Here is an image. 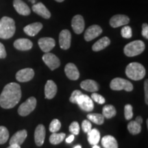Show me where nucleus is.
Wrapping results in <instances>:
<instances>
[{
	"label": "nucleus",
	"instance_id": "f704fd0d",
	"mask_svg": "<svg viewBox=\"0 0 148 148\" xmlns=\"http://www.w3.org/2000/svg\"><path fill=\"white\" fill-rule=\"evenodd\" d=\"M69 131L73 135H77L79 133V125L77 121H73L69 125Z\"/></svg>",
	"mask_w": 148,
	"mask_h": 148
},
{
	"label": "nucleus",
	"instance_id": "a211bd4d",
	"mask_svg": "<svg viewBox=\"0 0 148 148\" xmlns=\"http://www.w3.org/2000/svg\"><path fill=\"white\" fill-rule=\"evenodd\" d=\"M32 10L35 13L42 18L48 19L51 17V13L49 10L46 8L45 5L41 2H38L32 5Z\"/></svg>",
	"mask_w": 148,
	"mask_h": 148
},
{
	"label": "nucleus",
	"instance_id": "2f4dec72",
	"mask_svg": "<svg viewBox=\"0 0 148 148\" xmlns=\"http://www.w3.org/2000/svg\"><path fill=\"white\" fill-rule=\"evenodd\" d=\"M61 127V123L58 119H53L49 125V129L51 132H57Z\"/></svg>",
	"mask_w": 148,
	"mask_h": 148
},
{
	"label": "nucleus",
	"instance_id": "423d86ee",
	"mask_svg": "<svg viewBox=\"0 0 148 148\" xmlns=\"http://www.w3.org/2000/svg\"><path fill=\"white\" fill-rule=\"evenodd\" d=\"M36 106V99L34 97H30L25 102L21 103L18 108V113L20 116H25L29 114Z\"/></svg>",
	"mask_w": 148,
	"mask_h": 148
},
{
	"label": "nucleus",
	"instance_id": "c03bdc74",
	"mask_svg": "<svg viewBox=\"0 0 148 148\" xmlns=\"http://www.w3.org/2000/svg\"><path fill=\"white\" fill-rule=\"evenodd\" d=\"M7 148H21V147L18 145H10V146Z\"/></svg>",
	"mask_w": 148,
	"mask_h": 148
},
{
	"label": "nucleus",
	"instance_id": "4468645a",
	"mask_svg": "<svg viewBox=\"0 0 148 148\" xmlns=\"http://www.w3.org/2000/svg\"><path fill=\"white\" fill-rule=\"evenodd\" d=\"M40 49L44 52H49L56 45L55 40L50 37H43L40 38L38 41Z\"/></svg>",
	"mask_w": 148,
	"mask_h": 148
},
{
	"label": "nucleus",
	"instance_id": "c85d7f7f",
	"mask_svg": "<svg viewBox=\"0 0 148 148\" xmlns=\"http://www.w3.org/2000/svg\"><path fill=\"white\" fill-rule=\"evenodd\" d=\"M127 130L133 135L138 134L141 131V125L136 121H132L127 124Z\"/></svg>",
	"mask_w": 148,
	"mask_h": 148
},
{
	"label": "nucleus",
	"instance_id": "2eb2a0df",
	"mask_svg": "<svg viewBox=\"0 0 148 148\" xmlns=\"http://www.w3.org/2000/svg\"><path fill=\"white\" fill-rule=\"evenodd\" d=\"M46 134L45 127L43 125H37L34 131V141L37 146H42L45 141Z\"/></svg>",
	"mask_w": 148,
	"mask_h": 148
},
{
	"label": "nucleus",
	"instance_id": "393cba45",
	"mask_svg": "<svg viewBox=\"0 0 148 148\" xmlns=\"http://www.w3.org/2000/svg\"><path fill=\"white\" fill-rule=\"evenodd\" d=\"M101 145L104 148H118L117 141L114 136L110 135H107L101 138Z\"/></svg>",
	"mask_w": 148,
	"mask_h": 148
},
{
	"label": "nucleus",
	"instance_id": "bb28decb",
	"mask_svg": "<svg viewBox=\"0 0 148 148\" xmlns=\"http://www.w3.org/2000/svg\"><path fill=\"white\" fill-rule=\"evenodd\" d=\"M116 114V110L112 105H106L103 107L102 114L104 118L111 119L114 117Z\"/></svg>",
	"mask_w": 148,
	"mask_h": 148
},
{
	"label": "nucleus",
	"instance_id": "a18cd8bd",
	"mask_svg": "<svg viewBox=\"0 0 148 148\" xmlns=\"http://www.w3.org/2000/svg\"><path fill=\"white\" fill-rule=\"evenodd\" d=\"M92 148H100V147H99L97 145H94L93 147H92Z\"/></svg>",
	"mask_w": 148,
	"mask_h": 148
},
{
	"label": "nucleus",
	"instance_id": "473e14b6",
	"mask_svg": "<svg viewBox=\"0 0 148 148\" xmlns=\"http://www.w3.org/2000/svg\"><path fill=\"white\" fill-rule=\"evenodd\" d=\"M124 116L126 120H130L133 117V108L132 105H125L124 107Z\"/></svg>",
	"mask_w": 148,
	"mask_h": 148
},
{
	"label": "nucleus",
	"instance_id": "7c9ffc66",
	"mask_svg": "<svg viewBox=\"0 0 148 148\" xmlns=\"http://www.w3.org/2000/svg\"><path fill=\"white\" fill-rule=\"evenodd\" d=\"M9 138V132L5 126H0V145L7 142Z\"/></svg>",
	"mask_w": 148,
	"mask_h": 148
},
{
	"label": "nucleus",
	"instance_id": "72a5a7b5",
	"mask_svg": "<svg viewBox=\"0 0 148 148\" xmlns=\"http://www.w3.org/2000/svg\"><path fill=\"white\" fill-rule=\"evenodd\" d=\"M121 34L122 37L125 38H130L132 36V30L130 26L125 25L121 29Z\"/></svg>",
	"mask_w": 148,
	"mask_h": 148
},
{
	"label": "nucleus",
	"instance_id": "ea45409f",
	"mask_svg": "<svg viewBox=\"0 0 148 148\" xmlns=\"http://www.w3.org/2000/svg\"><path fill=\"white\" fill-rule=\"evenodd\" d=\"M144 89H145V101L146 104H148V80L146 79L144 83Z\"/></svg>",
	"mask_w": 148,
	"mask_h": 148
},
{
	"label": "nucleus",
	"instance_id": "dca6fc26",
	"mask_svg": "<svg viewBox=\"0 0 148 148\" xmlns=\"http://www.w3.org/2000/svg\"><path fill=\"white\" fill-rule=\"evenodd\" d=\"M66 77L71 80H77L79 77V72L77 66L73 63H68L64 67Z\"/></svg>",
	"mask_w": 148,
	"mask_h": 148
},
{
	"label": "nucleus",
	"instance_id": "0eeeda50",
	"mask_svg": "<svg viewBox=\"0 0 148 148\" xmlns=\"http://www.w3.org/2000/svg\"><path fill=\"white\" fill-rule=\"evenodd\" d=\"M76 103L79 108L85 112H90L93 110L94 103L89 96L84 94H81L77 98Z\"/></svg>",
	"mask_w": 148,
	"mask_h": 148
},
{
	"label": "nucleus",
	"instance_id": "f257e3e1",
	"mask_svg": "<svg viewBox=\"0 0 148 148\" xmlns=\"http://www.w3.org/2000/svg\"><path fill=\"white\" fill-rule=\"evenodd\" d=\"M21 97L20 85L15 82L6 84L0 95V106L5 109L14 108Z\"/></svg>",
	"mask_w": 148,
	"mask_h": 148
},
{
	"label": "nucleus",
	"instance_id": "79ce46f5",
	"mask_svg": "<svg viewBox=\"0 0 148 148\" xmlns=\"http://www.w3.org/2000/svg\"><path fill=\"white\" fill-rule=\"evenodd\" d=\"M74 138H75V136H74L73 134H71L69 136V137H67V138H66V143H71L73 141Z\"/></svg>",
	"mask_w": 148,
	"mask_h": 148
},
{
	"label": "nucleus",
	"instance_id": "a19ab883",
	"mask_svg": "<svg viewBox=\"0 0 148 148\" xmlns=\"http://www.w3.org/2000/svg\"><path fill=\"white\" fill-rule=\"evenodd\" d=\"M6 57V51L4 45L0 42V58H5Z\"/></svg>",
	"mask_w": 148,
	"mask_h": 148
},
{
	"label": "nucleus",
	"instance_id": "aec40b11",
	"mask_svg": "<svg viewBox=\"0 0 148 148\" xmlns=\"http://www.w3.org/2000/svg\"><path fill=\"white\" fill-rule=\"evenodd\" d=\"M57 86L53 80H48L45 86V98L51 99L55 97L57 93Z\"/></svg>",
	"mask_w": 148,
	"mask_h": 148
},
{
	"label": "nucleus",
	"instance_id": "39448f33",
	"mask_svg": "<svg viewBox=\"0 0 148 148\" xmlns=\"http://www.w3.org/2000/svg\"><path fill=\"white\" fill-rule=\"evenodd\" d=\"M110 87L113 90H124L127 92L132 91L134 88L132 84L130 81L121 77H115L112 79L110 82Z\"/></svg>",
	"mask_w": 148,
	"mask_h": 148
},
{
	"label": "nucleus",
	"instance_id": "412c9836",
	"mask_svg": "<svg viewBox=\"0 0 148 148\" xmlns=\"http://www.w3.org/2000/svg\"><path fill=\"white\" fill-rule=\"evenodd\" d=\"M32 46V42L27 38H18L14 42V47L20 51L29 50Z\"/></svg>",
	"mask_w": 148,
	"mask_h": 148
},
{
	"label": "nucleus",
	"instance_id": "f3484780",
	"mask_svg": "<svg viewBox=\"0 0 148 148\" xmlns=\"http://www.w3.org/2000/svg\"><path fill=\"white\" fill-rule=\"evenodd\" d=\"M13 6L18 14L23 16H28L30 14V9L29 6L22 0H14Z\"/></svg>",
	"mask_w": 148,
	"mask_h": 148
},
{
	"label": "nucleus",
	"instance_id": "c756f323",
	"mask_svg": "<svg viewBox=\"0 0 148 148\" xmlns=\"http://www.w3.org/2000/svg\"><path fill=\"white\" fill-rule=\"evenodd\" d=\"M87 118L90 121L93 122L97 125H101L104 122V116L101 114L90 113L88 114Z\"/></svg>",
	"mask_w": 148,
	"mask_h": 148
},
{
	"label": "nucleus",
	"instance_id": "6e6552de",
	"mask_svg": "<svg viewBox=\"0 0 148 148\" xmlns=\"http://www.w3.org/2000/svg\"><path fill=\"white\" fill-rule=\"evenodd\" d=\"M42 60L46 65L50 69L51 71L58 68L60 65V61L59 58L53 53L47 52L42 56Z\"/></svg>",
	"mask_w": 148,
	"mask_h": 148
},
{
	"label": "nucleus",
	"instance_id": "4c0bfd02",
	"mask_svg": "<svg viewBox=\"0 0 148 148\" xmlns=\"http://www.w3.org/2000/svg\"><path fill=\"white\" fill-rule=\"evenodd\" d=\"M82 94V92L79 90H75L73 91V92L71 93V97L69 98V101H71V103H76L77 102V98L79 97V96Z\"/></svg>",
	"mask_w": 148,
	"mask_h": 148
},
{
	"label": "nucleus",
	"instance_id": "f03ea898",
	"mask_svg": "<svg viewBox=\"0 0 148 148\" xmlns=\"http://www.w3.org/2000/svg\"><path fill=\"white\" fill-rule=\"evenodd\" d=\"M15 22L8 16H3L0 20V38L8 39L13 36L15 32Z\"/></svg>",
	"mask_w": 148,
	"mask_h": 148
},
{
	"label": "nucleus",
	"instance_id": "c9c22d12",
	"mask_svg": "<svg viewBox=\"0 0 148 148\" xmlns=\"http://www.w3.org/2000/svg\"><path fill=\"white\" fill-rule=\"evenodd\" d=\"M91 99L92 101H95V102L99 103V104H103L105 101H106L105 98L103 96H101L98 93H96L95 92L91 95Z\"/></svg>",
	"mask_w": 148,
	"mask_h": 148
},
{
	"label": "nucleus",
	"instance_id": "5701e85b",
	"mask_svg": "<svg viewBox=\"0 0 148 148\" xmlns=\"http://www.w3.org/2000/svg\"><path fill=\"white\" fill-rule=\"evenodd\" d=\"M80 87L86 91L96 92L99 90V86L95 81L92 79H85L80 83Z\"/></svg>",
	"mask_w": 148,
	"mask_h": 148
},
{
	"label": "nucleus",
	"instance_id": "6ab92c4d",
	"mask_svg": "<svg viewBox=\"0 0 148 148\" xmlns=\"http://www.w3.org/2000/svg\"><path fill=\"white\" fill-rule=\"evenodd\" d=\"M27 132L25 130L18 131L11 137L9 143H10V145H21L25 141V138H27Z\"/></svg>",
	"mask_w": 148,
	"mask_h": 148
},
{
	"label": "nucleus",
	"instance_id": "1a4fd4ad",
	"mask_svg": "<svg viewBox=\"0 0 148 148\" xmlns=\"http://www.w3.org/2000/svg\"><path fill=\"white\" fill-rule=\"evenodd\" d=\"M71 34L68 29H63L59 34V44L61 49L66 50L71 46Z\"/></svg>",
	"mask_w": 148,
	"mask_h": 148
},
{
	"label": "nucleus",
	"instance_id": "ddd939ff",
	"mask_svg": "<svg viewBox=\"0 0 148 148\" xmlns=\"http://www.w3.org/2000/svg\"><path fill=\"white\" fill-rule=\"evenodd\" d=\"M130 22V18L124 14H116L112 16L110 20V25L112 27L116 28L127 25Z\"/></svg>",
	"mask_w": 148,
	"mask_h": 148
},
{
	"label": "nucleus",
	"instance_id": "37998d69",
	"mask_svg": "<svg viewBox=\"0 0 148 148\" xmlns=\"http://www.w3.org/2000/svg\"><path fill=\"white\" fill-rule=\"evenodd\" d=\"M135 121L137 122V123H140V125H141V123H143V119H142V117L140 116H138L136 118V120H135Z\"/></svg>",
	"mask_w": 148,
	"mask_h": 148
},
{
	"label": "nucleus",
	"instance_id": "49530a36",
	"mask_svg": "<svg viewBox=\"0 0 148 148\" xmlns=\"http://www.w3.org/2000/svg\"><path fill=\"white\" fill-rule=\"evenodd\" d=\"M73 148H82V147H81V145H76V146H75V147H74Z\"/></svg>",
	"mask_w": 148,
	"mask_h": 148
},
{
	"label": "nucleus",
	"instance_id": "cd10ccee",
	"mask_svg": "<svg viewBox=\"0 0 148 148\" xmlns=\"http://www.w3.org/2000/svg\"><path fill=\"white\" fill-rule=\"evenodd\" d=\"M65 133H56L53 132L49 137V142L52 145H58L63 141V140L65 138Z\"/></svg>",
	"mask_w": 148,
	"mask_h": 148
},
{
	"label": "nucleus",
	"instance_id": "20e7f679",
	"mask_svg": "<svg viewBox=\"0 0 148 148\" xmlns=\"http://www.w3.org/2000/svg\"><path fill=\"white\" fill-rule=\"evenodd\" d=\"M145 45L144 42L142 40H137L127 44L123 49V51L127 56L133 57L143 53V51L145 50Z\"/></svg>",
	"mask_w": 148,
	"mask_h": 148
},
{
	"label": "nucleus",
	"instance_id": "de8ad7c7",
	"mask_svg": "<svg viewBox=\"0 0 148 148\" xmlns=\"http://www.w3.org/2000/svg\"><path fill=\"white\" fill-rule=\"evenodd\" d=\"M55 1H58V2H62V1H64V0H55Z\"/></svg>",
	"mask_w": 148,
	"mask_h": 148
},
{
	"label": "nucleus",
	"instance_id": "58836bf2",
	"mask_svg": "<svg viewBox=\"0 0 148 148\" xmlns=\"http://www.w3.org/2000/svg\"><path fill=\"white\" fill-rule=\"evenodd\" d=\"M142 35L146 39H148V25L147 23L142 25Z\"/></svg>",
	"mask_w": 148,
	"mask_h": 148
},
{
	"label": "nucleus",
	"instance_id": "9b49d317",
	"mask_svg": "<svg viewBox=\"0 0 148 148\" xmlns=\"http://www.w3.org/2000/svg\"><path fill=\"white\" fill-rule=\"evenodd\" d=\"M84 20L82 15L77 14L74 16L71 21V26L74 32L77 34H80L84 29Z\"/></svg>",
	"mask_w": 148,
	"mask_h": 148
},
{
	"label": "nucleus",
	"instance_id": "a878e982",
	"mask_svg": "<svg viewBox=\"0 0 148 148\" xmlns=\"http://www.w3.org/2000/svg\"><path fill=\"white\" fill-rule=\"evenodd\" d=\"M88 134V141L89 144L92 145H97L100 140V133L99 130L94 128L91 129L89 132L87 133Z\"/></svg>",
	"mask_w": 148,
	"mask_h": 148
},
{
	"label": "nucleus",
	"instance_id": "b1692460",
	"mask_svg": "<svg viewBox=\"0 0 148 148\" xmlns=\"http://www.w3.org/2000/svg\"><path fill=\"white\" fill-rule=\"evenodd\" d=\"M110 44V38H108L107 36H104L103 37V38H100L99 40H98L93 45H92V49L94 51H99L108 47Z\"/></svg>",
	"mask_w": 148,
	"mask_h": 148
},
{
	"label": "nucleus",
	"instance_id": "e433bc0d",
	"mask_svg": "<svg viewBox=\"0 0 148 148\" xmlns=\"http://www.w3.org/2000/svg\"><path fill=\"white\" fill-rule=\"evenodd\" d=\"M82 128L85 133L89 132L92 129V124L88 120H84L82 123Z\"/></svg>",
	"mask_w": 148,
	"mask_h": 148
},
{
	"label": "nucleus",
	"instance_id": "4be33fe9",
	"mask_svg": "<svg viewBox=\"0 0 148 148\" xmlns=\"http://www.w3.org/2000/svg\"><path fill=\"white\" fill-rule=\"evenodd\" d=\"M42 28V24L40 22H36L29 24L23 28L24 32L30 36H34L41 30Z\"/></svg>",
	"mask_w": 148,
	"mask_h": 148
},
{
	"label": "nucleus",
	"instance_id": "f8f14e48",
	"mask_svg": "<svg viewBox=\"0 0 148 148\" xmlns=\"http://www.w3.org/2000/svg\"><path fill=\"white\" fill-rule=\"evenodd\" d=\"M102 33V29L98 25H92L86 29L84 33V39L86 41H90Z\"/></svg>",
	"mask_w": 148,
	"mask_h": 148
},
{
	"label": "nucleus",
	"instance_id": "9d476101",
	"mask_svg": "<svg viewBox=\"0 0 148 148\" xmlns=\"http://www.w3.org/2000/svg\"><path fill=\"white\" fill-rule=\"evenodd\" d=\"M34 76V70L31 68H25L19 70L16 73V80L20 82H29Z\"/></svg>",
	"mask_w": 148,
	"mask_h": 148
},
{
	"label": "nucleus",
	"instance_id": "7ed1b4c3",
	"mask_svg": "<svg viewBox=\"0 0 148 148\" xmlns=\"http://www.w3.org/2000/svg\"><path fill=\"white\" fill-rule=\"evenodd\" d=\"M125 74L132 80H140L145 76V67L138 62H131L126 66Z\"/></svg>",
	"mask_w": 148,
	"mask_h": 148
}]
</instances>
